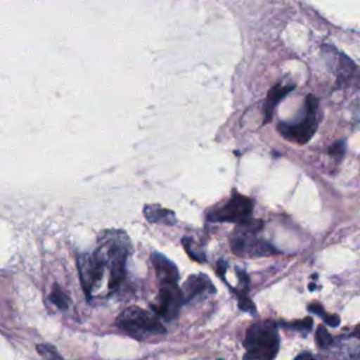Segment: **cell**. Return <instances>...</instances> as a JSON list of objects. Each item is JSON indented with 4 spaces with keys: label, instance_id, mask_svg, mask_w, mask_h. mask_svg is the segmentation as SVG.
Masks as SVG:
<instances>
[{
    "label": "cell",
    "instance_id": "d6986e66",
    "mask_svg": "<svg viewBox=\"0 0 360 360\" xmlns=\"http://www.w3.org/2000/svg\"><path fill=\"white\" fill-rule=\"evenodd\" d=\"M284 326L300 329V330H309L311 326H312V319L311 318H305L302 321H297V322H292V323H284Z\"/></svg>",
    "mask_w": 360,
    "mask_h": 360
},
{
    "label": "cell",
    "instance_id": "9a60e30c",
    "mask_svg": "<svg viewBox=\"0 0 360 360\" xmlns=\"http://www.w3.org/2000/svg\"><path fill=\"white\" fill-rule=\"evenodd\" d=\"M183 245H184V249L187 252V255L197 260V262H205V255L202 253V250L200 249V246L190 238H184L183 239Z\"/></svg>",
    "mask_w": 360,
    "mask_h": 360
},
{
    "label": "cell",
    "instance_id": "9c48e42d",
    "mask_svg": "<svg viewBox=\"0 0 360 360\" xmlns=\"http://www.w3.org/2000/svg\"><path fill=\"white\" fill-rule=\"evenodd\" d=\"M183 294H184V300L187 301H193L197 298H205L211 294L215 292V287L211 283L210 277L205 274H193L190 276L181 288Z\"/></svg>",
    "mask_w": 360,
    "mask_h": 360
},
{
    "label": "cell",
    "instance_id": "7a4b0ae2",
    "mask_svg": "<svg viewBox=\"0 0 360 360\" xmlns=\"http://www.w3.org/2000/svg\"><path fill=\"white\" fill-rule=\"evenodd\" d=\"M243 346V360H274L280 347L276 322L267 319L249 326Z\"/></svg>",
    "mask_w": 360,
    "mask_h": 360
},
{
    "label": "cell",
    "instance_id": "ac0fdd59",
    "mask_svg": "<svg viewBox=\"0 0 360 360\" xmlns=\"http://www.w3.org/2000/svg\"><path fill=\"white\" fill-rule=\"evenodd\" d=\"M37 350H38V353H39L44 359H46V360H62V357L59 356L58 350H56L53 346L48 345V343H41V345H38V346H37Z\"/></svg>",
    "mask_w": 360,
    "mask_h": 360
},
{
    "label": "cell",
    "instance_id": "2e32d148",
    "mask_svg": "<svg viewBox=\"0 0 360 360\" xmlns=\"http://www.w3.org/2000/svg\"><path fill=\"white\" fill-rule=\"evenodd\" d=\"M308 309L311 311V312H315L316 315H319V316H322V319L328 323V325H330V326H338L339 325V316L338 315H330V314H326L325 311H323V308L319 305V304H311V305H308Z\"/></svg>",
    "mask_w": 360,
    "mask_h": 360
},
{
    "label": "cell",
    "instance_id": "603a6c76",
    "mask_svg": "<svg viewBox=\"0 0 360 360\" xmlns=\"http://www.w3.org/2000/svg\"><path fill=\"white\" fill-rule=\"evenodd\" d=\"M353 336H356L357 339H360V328H357L356 330H354V333H353Z\"/></svg>",
    "mask_w": 360,
    "mask_h": 360
},
{
    "label": "cell",
    "instance_id": "8992f818",
    "mask_svg": "<svg viewBox=\"0 0 360 360\" xmlns=\"http://www.w3.org/2000/svg\"><path fill=\"white\" fill-rule=\"evenodd\" d=\"M253 212V202L246 195L236 191L221 205L208 211L207 218L212 222H235L238 225L250 219Z\"/></svg>",
    "mask_w": 360,
    "mask_h": 360
},
{
    "label": "cell",
    "instance_id": "52a82bcc",
    "mask_svg": "<svg viewBox=\"0 0 360 360\" xmlns=\"http://www.w3.org/2000/svg\"><path fill=\"white\" fill-rule=\"evenodd\" d=\"M184 302V294L177 284H163L160 285L158 301L152 304V309L156 315L172 321L179 315V311Z\"/></svg>",
    "mask_w": 360,
    "mask_h": 360
},
{
    "label": "cell",
    "instance_id": "8fae6325",
    "mask_svg": "<svg viewBox=\"0 0 360 360\" xmlns=\"http://www.w3.org/2000/svg\"><path fill=\"white\" fill-rule=\"evenodd\" d=\"M294 89L292 84H276L274 87L270 89L269 94H267V98H266V103H264V122H267L271 115H273V111L274 108L277 107V104L281 101V98H284L291 90Z\"/></svg>",
    "mask_w": 360,
    "mask_h": 360
},
{
    "label": "cell",
    "instance_id": "ffe728a7",
    "mask_svg": "<svg viewBox=\"0 0 360 360\" xmlns=\"http://www.w3.org/2000/svg\"><path fill=\"white\" fill-rule=\"evenodd\" d=\"M329 153L335 158V159H342L343 158V155H345V142H336V143H333L332 146H330V149H329Z\"/></svg>",
    "mask_w": 360,
    "mask_h": 360
},
{
    "label": "cell",
    "instance_id": "4fadbf2b",
    "mask_svg": "<svg viewBox=\"0 0 360 360\" xmlns=\"http://www.w3.org/2000/svg\"><path fill=\"white\" fill-rule=\"evenodd\" d=\"M339 69V80L340 82H343V83H347V82H350V80H353V77H354V73L357 72V69H356V66H354V63L349 59V58H346L345 55H342L340 56V59H339V66H338Z\"/></svg>",
    "mask_w": 360,
    "mask_h": 360
},
{
    "label": "cell",
    "instance_id": "277c9868",
    "mask_svg": "<svg viewBox=\"0 0 360 360\" xmlns=\"http://www.w3.org/2000/svg\"><path fill=\"white\" fill-rule=\"evenodd\" d=\"M240 229L235 231L231 236V248L239 256H266L276 253L273 246L266 240L256 238V232L262 229V221L249 219L239 225Z\"/></svg>",
    "mask_w": 360,
    "mask_h": 360
},
{
    "label": "cell",
    "instance_id": "30bf717a",
    "mask_svg": "<svg viewBox=\"0 0 360 360\" xmlns=\"http://www.w3.org/2000/svg\"><path fill=\"white\" fill-rule=\"evenodd\" d=\"M150 260H152V264L155 267V271H156V276H158V280H159L160 285H163V284H177L179 270L170 259H167L165 255H162L159 252H152Z\"/></svg>",
    "mask_w": 360,
    "mask_h": 360
},
{
    "label": "cell",
    "instance_id": "44dd1931",
    "mask_svg": "<svg viewBox=\"0 0 360 360\" xmlns=\"http://www.w3.org/2000/svg\"><path fill=\"white\" fill-rule=\"evenodd\" d=\"M238 302H239V308L242 311H248V312H255V304L246 297V295H242L239 294V298H238Z\"/></svg>",
    "mask_w": 360,
    "mask_h": 360
},
{
    "label": "cell",
    "instance_id": "5bb4252c",
    "mask_svg": "<svg viewBox=\"0 0 360 360\" xmlns=\"http://www.w3.org/2000/svg\"><path fill=\"white\" fill-rule=\"evenodd\" d=\"M49 300L52 301V304H55L59 309H68L70 305V298L69 295L62 290V287L59 284H53L52 291L49 294Z\"/></svg>",
    "mask_w": 360,
    "mask_h": 360
},
{
    "label": "cell",
    "instance_id": "7c38bea8",
    "mask_svg": "<svg viewBox=\"0 0 360 360\" xmlns=\"http://www.w3.org/2000/svg\"><path fill=\"white\" fill-rule=\"evenodd\" d=\"M145 218L152 224H165V225H173L176 222V215L172 210L163 208L158 204H149L143 208Z\"/></svg>",
    "mask_w": 360,
    "mask_h": 360
},
{
    "label": "cell",
    "instance_id": "3957f363",
    "mask_svg": "<svg viewBox=\"0 0 360 360\" xmlns=\"http://www.w3.org/2000/svg\"><path fill=\"white\" fill-rule=\"evenodd\" d=\"M115 323L127 335L138 340H145L150 336L166 333V329L160 321L153 314L139 307H129L124 309L118 315Z\"/></svg>",
    "mask_w": 360,
    "mask_h": 360
},
{
    "label": "cell",
    "instance_id": "5b68a950",
    "mask_svg": "<svg viewBox=\"0 0 360 360\" xmlns=\"http://www.w3.org/2000/svg\"><path fill=\"white\" fill-rule=\"evenodd\" d=\"M318 127V100L309 94L305 101V117L295 124L278 122V132L288 141L297 143H307L315 134Z\"/></svg>",
    "mask_w": 360,
    "mask_h": 360
},
{
    "label": "cell",
    "instance_id": "e0dca14e",
    "mask_svg": "<svg viewBox=\"0 0 360 360\" xmlns=\"http://www.w3.org/2000/svg\"><path fill=\"white\" fill-rule=\"evenodd\" d=\"M315 339H316V343H318V346L319 347H322V349H326V347H329L330 345H332V342H333V339H332V336H330V333L326 330V328L325 326H318V329H316V333H315Z\"/></svg>",
    "mask_w": 360,
    "mask_h": 360
},
{
    "label": "cell",
    "instance_id": "6da1fadb",
    "mask_svg": "<svg viewBox=\"0 0 360 360\" xmlns=\"http://www.w3.org/2000/svg\"><path fill=\"white\" fill-rule=\"evenodd\" d=\"M129 246L128 236L121 231H108L98 238V245L93 252V256L110 271V291H115L125 277V263Z\"/></svg>",
    "mask_w": 360,
    "mask_h": 360
},
{
    "label": "cell",
    "instance_id": "7402d4cb",
    "mask_svg": "<svg viewBox=\"0 0 360 360\" xmlns=\"http://www.w3.org/2000/svg\"><path fill=\"white\" fill-rule=\"evenodd\" d=\"M294 360H316L311 353H307V352H304V353H301V354H298Z\"/></svg>",
    "mask_w": 360,
    "mask_h": 360
},
{
    "label": "cell",
    "instance_id": "ba28073f",
    "mask_svg": "<svg viewBox=\"0 0 360 360\" xmlns=\"http://www.w3.org/2000/svg\"><path fill=\"white\" fill-rule=\"evenodd\" d=\"M77 269L79 277L82 281V287L86 292V297L90 298L94 287L98 284L100 278L103 277L104 267L98 263V260L91 255L82 253L77 256Z\"/></svg>",
    "mask_w": 360,
    "mask_h": 360
}]
</instances>
